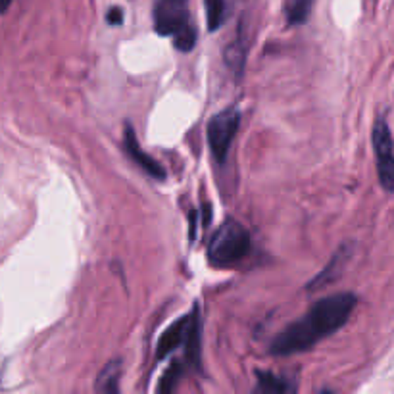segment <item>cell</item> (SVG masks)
Masks as SVG:
<instances>
[{
    "mask_svg": "<svg viewBox=\"0 0 394 394\" xmlns=\"http://www.w3.org/2000/svg\"><path fill=\"white\" fill-rule=\"evenodd\" d=\"M154 29L158 35L173 39L181 53H191L196 45V27L191 20L189 0H156L152 10Z\"/></svg>",
    "mask_w": 394,
    "mask_h": 394,
    "instance_id": "cell-2",
    "label": "cell"
},
{
    "mask_svg": "<svg viewBox=\"0 0 394 394\" xmlns=\"http://www.w3.org/2000/svg\"><path fill=\"white\" fill-rule=\"evenodd\" d=\"M240 125V112L235 106L225 108L219 114H216L214 118L210 119L208 123V144L212 156L216 158L217 164H224L225 158L229 154V149L235 135Z\"/></svg>",
    "mask_w": 394,
    "mask_h": 394,
    "instance_id": "cell-4",
    "label": "cell"
},
{
    "mask_svg": "<svg viewBox=\"0 0 394 394\" xmlns=\"http://www.w3.org/2000/svg\"><path fill=\"white\" fill-rule=\"evenodd\" d=\"M373 152L377 160V175L381 186L387 193H394V142L387 119L377 118L372 131Z\"/></svg>",
    "mask_w": 394,
    "mask_h": 394,
    "instance_id": "cell-5",
    "label": "cell"
},
{
    "mask_svg": "<svg viewBox=\"0 0 394 394\" xmlns=\"http://www.w3.org/2000/svg\"><path fill=\"white\" fill-rule=\"evenodd\" d=\"M350 252H352V246L350 245L341 246V248H339V252L333 254L331 261H329L327 266L323 268V271H321L320 276L308 283V290L323 289L325 285H329V283H333L335 279H339L341 271L344 269V266H346V261L350 260Z\"/></svg>",
    "mask_w": 394,
    "mask_h": 394,
    "instance_id": "cell-8",
    "label": "cell"
},
{
    "mask_svg": "<svg viewBox=\"0 0 394 394\" xmlns=\"http://www.w3.org/2000/svg\"><path fill=\"white\" fill-rule=\"evenodd\" d=\"M250 233L237 219H225L212 235L208 245V260L216 268H231L243 261L250 252Z\"/></svg>",
    "mask_w": 394,
    "mask_h": 394,
    "instance_id": "cell-3",
    "label": "cell"
},
{
    "mask_svg": "<svg viewBox=\"0 0 394 394\" xmlns=\"http://www.w3.org/2000/svg\"><path fill=\"white\" fill-rule=\"evenodd\" d=\"M185 369V362H173L170 365V369L164 373V377L160 381V385H158V393H171L173 387H175V383L181 379V373Z\"/></svg>",
    "mask_w": 394,
    "mask_h": 394,
    "instance_id": "cell-13",
    "label": "cell"
},
{
    "mask_svg": "<svg viewBox=\"0 0 394 394\" xmlns=\"http://www.w3.org/2000/svg\"><path fill=\"white\" fill-rule=\"evenodd\" d=\"M206 8V23L208 31H217L225 22L227 14V0H204Z\"/></svg>",
    "mask_w": 394,
    "mask_h": 394,
    "instance_id": "cell-12",
    "label": "cell"
},
{
    "mask_svg": "<svg viewBox=\"0 0 394 394\" xmlns=\"http://www.w3.org/2000/svg\"><path fill=\"white\" fill-rule=\"evenodd\" d=\"M256 393L261 394H287V393H294L297 390V385L292 383L287 377H281V375H276V373L269 372H258L256 373Z\"/></svg>",
    "mask_w": 394,
    "mask_h": 394,
    "instance_id": "cell-9",
    "label": "cell"
},
{
    "mask_svg": "<svg viewBox=\"0 0 394 394\" xmlns=\"http://www.w3.org/2000/svg\"><path fill=\"white\" fill-rule=\"evenodd\" d=\"M315 0H289L287 2V22L289 25H302L308 22L312 14V8Z\"/></svg>",
    "mask_w": 394,
    "mask_h": 394,
    "instance_id": "cell-11",
    "label": "cell"
},
{
    "mask_svg": "<svg viewBox=\"0 0 394 394\" xmlns=\"http://www.w3.org/2000/svg\"><path fill=\"white\" fill-rule=\"evenodd\" d=\"M123 150L127 152V156L131 158L135 164L139 165L144 173H149L150 177L158 179V181H164L165 170L158 164L154 158H150L149 154L142 152L141 144L137 141V135H135L133 127L129 125V123H127L125 131H123Z\"/></svg>",
    "mask_w": 394,
    "mask_h": 394,
    "instance_id": "cell-7",
    "label": "cell"
},
{
    "mask_svg": "<svg viewBox=\"0 0 394 394\" xmlns=\"http://www.w3.org/2000/svg\"><path fill=\"white\" fill-rule=\"evenodd\" d=\"M358 304L356 294L337 292L318 300L310 312L300 320L290 323L271 342L273 356H292L313 348L323 339H327L350 320Z\"/></svg>",
    "mask_w": 394,
    "mask_h": 394,
    "instance_id": "cell-1",
    "label": "cell"
},
{
    "mask_svg": "<svg viewBox=\"0 0 394 394\" xmlns=\"http://www.w3.org/2000/svg\"><path fill=\"white\" fill-rule=\"evenodd\" d=\"M119 377H121V360H112L98 373L95 390L100 394H116L119 390Z\"/></svg>",
    "mask_w": 394,
    "mask_h": 394,
    "instance_id": "cell-10",
    "label": "cell"
},
{
    "mask_svg": "<svg viewBox=\"0 0 394 394\" xmlns=\"http://www.w3.org/2000/svg\"><path fill=\"white\" fill-rule=\"evenodd\" d=\"M198 320H201V312H198V306H194L193 312L189 313V315L181 318V320L175 321L173 325H170V327L165 329L164 333H162V337H160V341H158V346H156L158 360L170 356L173 350L185 346L186 339H189L191 331H193V325Z\"/></svg>",
    "mask_w": 394,
    "mask_h": 394,
    "instance_id": "cell-6",
    "label": "cell"
},
{
    "mask_svg": "<svg viewBox=\"0 0 394 394\" xmlns=\"http://www.w3.org/2000/svg\"><path fill=\"white\" fill-rule=\"evenodd\" d=\"M10 4H12V0H0V14H4Z\"/></svg>",
    "mask_w": 394,
    "mask_h": 394,
    "instance_id": "cell-15",
    "label": "cell"
},
{
    "mask_svg": "<svg viewBox=\"0 0 394 394\" xmlns=\"http://www.w3.org/2000/svg\"><path fill=\"white\" fill-rule=\"evenodd\" d=\"M106 22L110 23V25H121V22H123V12H121V8H110L108 14H106Z\"/></svg>",
    "mask_w": 394,
    "mask_h": 394,
    "instance_id": "cell-14",
    "label": "cell"
}]
</instances>
